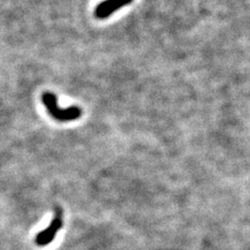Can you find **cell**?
Returning <instances> with one entry per match:
<instances>
[{
	"mask_svg": "<svg viewBox=\"0 0 250 250\" xmlns=\"http://www.w3.org/2000/svg\"><path fill=\"white\" fill-rule=\"evenodd\" d=\"M42 101L45 104L47 111L52 118L58 121H72L80 118L82 116V109L78 106H70L67 108H62L58 104L57 96L53 93L46 92L42 95Z\"/></svg>",
	"mask_w": 250,
	"mask_h": 250,
	"instance_id": "1",
	"label": "cell"
},
{
	"mask_svg": "<svg viewBox=\"0 0 250 250\" xmlns=\"http://www.w3.org/2000/svg\"><path fill=\"white\" fill-rule=\"evenodd\" d=\"M132 0H104L99 3L95 10V16L98 19H105L113 13L120 10L122 6L129 4Z\"/></svg>",
	"mask_w": 250,
	"mask_h": 250,
	"instance_id": "3",
	"label": "cell"
},
{
	"mask_svg": "<svg viewBox=\"0 0 250 250\" xmlns=\"http://www.w3.org/2000/svg\"><path fill=\"white\" fill-rule=\"evenodd\" d=\"M62 216L61 208L56 209V216L52 219L49 226L43 231L39 232L38 236L36 237V244L38 246H46L50 244L53 241L54 237H56L57 232L62 229Z\"/></svg>",
	"mask_w": 250,
	"mask_h": 250,
	"instance_id": "2",
	"label": "cell"
}]
</instances>
